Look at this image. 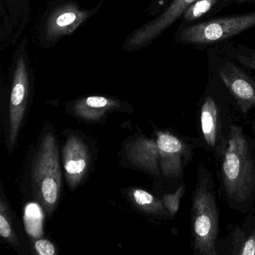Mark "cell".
Masks as SVG:
<instances>
[{
	"instance_id": "1",
	"label": "cell",
	"mask_w": 255,
	"mask_h": 255,
	"mask_svg": "<svg viewBox=\"0 0 255 255\" xmlns=\"http://www.w3.org/2000/svg\"><path fill=\"white\" fill-rule=\"evenodd\" d=\"M216 171L219 190L230 209L246 214L255 204V139L234 122Z\"/></svg>"
},
{
	"instance_id": "2",
	"label": "cell",
	"mask_w": 255,
	"mask_h": 255,
	"mask_svg": "<svg viewBox=\"0 0 255 255\" xmlns=\"http://www.w3.org/2000/svg\"><path fill=\"white\" fill-rule=\"evenodd\" d=\"M237 104L228 88L216 74L208 71L207 85L197 108L198 147L220 161L226 150L231 128L233 110ZM238 111V110H237Z\"/></svg>"
},
{
	"instance_id": "3",
	"label": "cell",
	"mask_w": 255,
	"mask_h": 255,
	"mask_svg": "<svg viewBox=\"0 0 255 255\" xmlns=\"http://www.w3.org/2000/svg\"><path fill=\"white\" fill-rule=\"evenodd\" d=\"M219 222L220 213L213 172L204 162H201L197 168V180L192 192L190 210L194 255H217Z\"/></svg>"
},
{
	"instance_id": "4",
	"label": "cell",
	"mask_w": 255,
	"mask_h": 255,
	"mask_svg": "<svg viewBox=\"0 0 255 255\" xmlns=\"http://www.w3.org/2000/svg\"><path fill=\"white\" fill-rule=\"evenodd\" d=\"M254 27L255 11L210 17L192 24L179 25L174 38L178 44L208 47L226 42Z\"/></svg>"
},
{
	"instance_id": "5",
	"label": "cell",
	"mask_w": 255,
	"mask_h": 255,
	"mask_svg": "<svg viewBox=\"0 0 255 255\" xmlns=\"http://www.w3.org/2000/svg\"><path fill=\"white\" fill-rule=\"evenodd\" d=\"M208 71L218 76L237 104V110L247 116L255 109V77L239 63L220 44L206 48Z\"/></svg>"
},
{
	"instance_id": "6",
	"label": "cell",
	"mask_w": 255,
	"mask_h": 255,
	"mask_svg": "<svg viewBox=\"0 0 255 255\" xmlns=\"http://www.w3.org/2000/svg\"><path fill=\"white\" fill-rule=\"evenodd\" d=\"M104 0L91 9H83L74 0H54L44 11L37 37L41 47L50 49L75 32L101 9Z\"/></svg>"
},
{
	"instance_id": "7",
	"label": "cell",
	"mask_w": 255,
	"mask_h": 255,
	"mask_svg": "<svg viewBox=\"0 0 255 255\" xmlns=\"http://www.w3.org/2000/svg\"><path fill=\"white\" fill-rule=\"evenodd\" d=\"M32 186L47 213H51L60 196L62 171L56 138L47 133L34 156L32 168Z\"/></svg>"
},
{
	"instance_id": "8",
	"label": "cell",
	"mask_w": 255,
	"mask_h": 255,
	"mask_svg": "<svg viewBox=\"0 0 255 255\" xmlns=\"http://www.w3.org/2000/svg\"><path fill=\"white\" fill-rule=\"evenodd\" d=\"M11 89L9 104V132L11 147L14 145L26 111L33 80L26 39L16 48L11 62Z\"/></svg>"
},
{
	"instance_id": "9",
	"label": "cell",
	"mask_w": 255,
	"mask_h": 255,
	"mask_svg": "<svg viewBox=\"0 0 255 255\" xmlns=\"http://www.w3.org/2000/svg\"><path fill=\"white\" fill-rule=\"evenodd\" d=\"M156 141L162 175L180 186L183 183L185 168L193 158L195 147H198L196 139L189 141L168 131H158Z\"/></svg>"
},
{
	"instance_id": "10",
	"label": "cell",
	"mask_w": 255,
	"mask_h": 255,
	"mask_svg": "<svg viewBox=\"0 0 255 255\" xmlns=\"http://www.w3.org/2000/svg\"><path fill=\"white\" fill-rule=\"evenodd\" d=\"M195 0H171L168 5L142 26L131 32L122 46L125 51L133 52L151 44L177 20H180Z\"/></svg>"
},
{
	"instance_id": "11",
	"label": "cell",
	"mask_w": 255,
	"mask_h": 255,
	"mask_svg": "<svg viewBox=\"0 0 255 255\" xmlns=\"http://www.w3.org/2000/svg\"><path fill=\"white\" fill-rule=\"evenodd\" d=\"M29 0H0V50L17 44L29 21Z\"/></svg>"
},
{
	"instance_id": "12",
	"label": "cell",
	"mask_w": 255,
	"mask_h": 255,
	"mask_svg": "<svg viewBox=\"0 0 255 255\" xmlns=\"http://www.w3.org/2000/svg\"><path fill=\"white\" fill-rule=\"evenodd\" d=\"M217 255H255V209L246 213L244 220L230 228L216 245Z\"/></svg>"
},
{
	"instance_id": "13",
	"label": "cell",
	"mask_w": 255,
	"mask_h": 255,
	"mask_svg": "<svg viewBox=\"0 0 255 255\" xmlns=\"http://www.w3.org/2000/svg\"><path fill=\"white\" fill-rule=\"evenodd\" d=\"M90 156L87 146L83 140L71 135L63 148V164L67 181L74 189L83 180L89 169Z\"/></svg>"
},
{
	"instance_id": "14",
	"label": "cell",
	"mask_w": 255,
	"mask_h": 255,
	"mask_svg": "<svg viewBox=\"0 0 255 255\" xmlns=\"http://www.w3.org/2000/svg\"><path fill=\"white\" fill-rule=\"evenodd\" d=\"M127 152L131 163L153 175H160V156L156 141L140 137L128 144Z\"/></svg>"
},
{
	"instance_id": "15",
	"label": "cell",
	"mask_w": 255,
	"mask_h": 255,
	"mask_svg": "<svg viewBox=\"0 0 255 255\" xmlns=\"http://www.w3.org/2000/svg\"><path fill=\"white\" fill-rule=\"evenodd\" d=\"M120 106L118 101L101 96H89L77 101L73 107L74 113L82 119L96 121L101 119L107 112Z\"/></svg>"
},
{
	"instance_id": "16",
	"label": "cell",
	"mask_w": 255,
	"mask_h": 255,
	"mask_svg": "<svg viewBox=\"0 0 255 255\" xmlns=\"http://www.w3.org/2000/svg\"><path fill=\"white\" fill-rule=\"evenodd\" d=\"M234 0H195L185 11L179 25H189L203 21L232 5Z\"/></svg>"
},
{
	"instance_id": "17",
	"label": "cell",
	"mask_w": 255,
	"mask_h": 255,
	"mask_svg": "<svg viewBox=\"0 0 255 255\" xmlns=\"http://www.w3.org/2000/svg\"><path fill=\"white\" fill-rule=\"evenodd\" d=\"M26 232L32 238H40L44 234L43 222L44 213L38 203L32 202L26 204L23 216Z\"/></svg>"
},
{
	"instance_id": "18",
	"label": "cell",
	"mask_w": 255,
	"mask_h": 255,
	"mask_svg": "<svg viewBox=\"0 0 255 255\" xmlns=\"http://www.w3.org/2000/svg\"><path fill=\"white\" fill-rule=\"evenodd\" d=\"M222 48L236 61L255 73V48L240 43L226 41L220 44Z\"/></svg>"
},
{
	"instance_id": "19",
	"label": "cell",
	"mask_w": 255,
	"mask_h": 255,
	"mask_svg": "<svg viewBox=\"0 0 255 255\" xmlns=\"http://www.w3.org/2000/svg\"><path fill=\"white\" fill-rule=\"evenodd\" d=\"M135 204L146 213L159 217L170 218L168 212L162 204V200L143 189H135L132 193Z\"/></svg>"
},
{
	"instance_id": "20",
	"label": "cell",
	"mask_w": 255,
	"mask_h": 255,
	"mask_svg": "<svg viewBox=\"0 0 255 255\" xmlns=\"http://www.w3.org/2000/svg\"><path fill=\"white\" fill-rule=\"evenodd\" d=\"M186 185L181 183L173 193L165 194L162 198V204L168 212L170 218H174L178 212L180 203L186 193Z\"/></svg>"
},
{
	"instance_id": "21",
	"label": "cell",
	"mask_w": 255,
	"mask_h": 255,
	"mask_svg": "<svg viewBox=\"0 0 255 255\" xmlns=\"http://www.w3.org/2000/svg\"><path fill=\"white\" fill-rule=\"evenodd\" d=\"M8 208L2 200L0 204V234L4 239L12 243L17 245V237L13 231L11 222L8 214Z\"/></svg>"
},
{
	"instance_id": "22",
	"label": "cell",
	"mask_w": 255,
	"mask_h": 255,
	"mask_svg": "<svg viewBox=\"0 0 255 255\" xmlns=\"http://www.w3.org/2000/svg\"><path fill=\"white\" fill-rule=\"evenodd\" d=\"M35 248L40 255H53L56 254V249L53 243L48 240H38L35 242Z\"/></svg>"
},
{
	"instance_id": "23",
	"label": "cell",
	"mask_w": 255,
	"mask_h": 255,
	"mask_svg": "<svg viewBox=\"0 0 255 255\" xmlns=\"http://www.w3.org/2000/svg\"><path fill=\"white\" fill-rule=\"evenodd\" d=\"M171 0H152L151 3L147 8V14L150 16H156L159 14Z\"/></svg>"
},
{
	"instance_id": "24",
	"label": "cell",
	"mask_w": 255,
	"mask_h": 255,
	"mask_svg": "<svg viewBox=\"0 0 255 255\" xmlns=\"http://www.w3.org/2000/svg\"><path fill=\"white\" fill-rule=\"evenodd\" d=\"M234 2L238 4L249 3L255 5V0H234Z\"/></svg>"
}]
</instances>
